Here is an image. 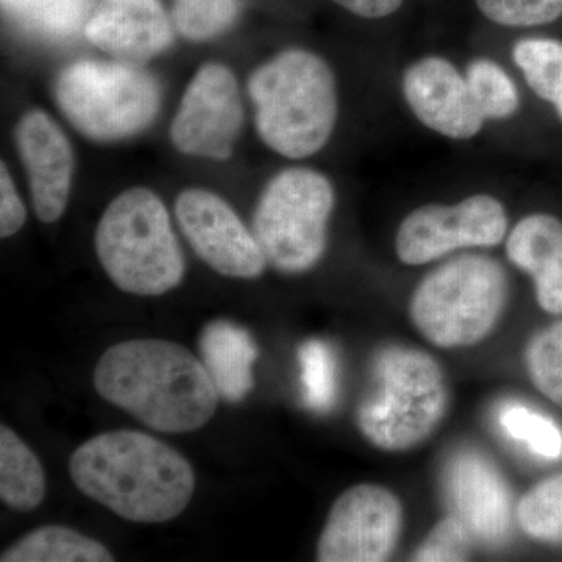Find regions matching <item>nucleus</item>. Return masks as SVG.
I'll return each instance as SVG.
<instances>
[{"mask_svg":"<svg viewBox=\"0 0 562 562\" xmlns=\"http://www.w3.org/2000/svg\"><path fill=\"white\" fill-rule=\"evenodd\" d=\"M74 484L110 512L139 524H161L187 509L194 469L183 454L146 432H102L72 453Z\"/></svg>","mask_w":562,"mask_h":562,"instance_id":"1","label":"nucleus"},{"mask_svg":"<svg viewBox=\"0 0 562 562\" xmlns=\"http://www.w3.org/2000/svg\"><path fill=\"white\" fill-rule=\"evenodd\" d=\"M94 387L106 402L161 432L202 428L221 397L202 360L162 339L110 347L95 366Z\"/></svg>","mask_w":562,"mask_h":562,"instance_id":"2","label":"nucleus"},{"mask_svg":"<svg viewBox=\"0 0 562 562\" xmlns=\"http://www.w3.org/2000/svg\"><path fill=\"white\" fill-rule=\"evenodd\" d=\"M249 95L258 135L281 157H312L335 131V76L313 52L284 50L265 63L250 76Z\"/></svg>","mask_w":562,"mask_h":562,"instance_id":"3","label":"nucleus"},{"mask_svg":"<svg viewBox=\"0 0 562 562\" xmlns=\"http://www.w3.org/2000/svg\"><path fill=\"white\" fill-rule=\"evenodd\" d=\"M372 390L358 408V427L386 452H405L427 441L449 405L441 366L413 347H382L372 360Z\"/></svg>","mask_w":562,"mask_h":562,"instance_id":"4","label":"nucleus"},{"mask_svg":"<svg viewBox=\"0 0 562 562\" xmlns=\"http://www.w3.org/2000/svg\"><path fill=\"white\" fill-rule=\"evenodd\" d=\"M95 251L106 276L128 294H166L187 271L168 210L147 188L121 192L106 206L95 231Z\"/></svg>","mask_w":562,"mask_h":562,"instance_id":"5","label":"nucleus"},{"mask_svg":"<svg viewBox=\"0 0 562 562\" xmlns=\"http://www.w3.org/2000/svg\"><path fill=\"white\" fill-rule=\"evenodd\" d=\"M508 295V276L501 262L482 255H462L420 281L409 313L420 335L435 346L468 347L491 335Z\"/></svg>","mask_w":562,"mask_h":562,"instance_id":"6","label":"nucleus"},{"mask_svg":"<svg viewBox=\"0 0 562 562\" xmlns=\"http://www.w3.org/2000/svg\"><path fill=\"white\" fill-rule=\"evenodd\" d=\"M55 101L66 120L92 140L138 135L157 117L160 85L143 66L81 60L58 74Z\"/></svg>","mask_w":562,"mask_h":562,"instance_id":"7","label":"nucleus"},{"mask_svg":"<svg viewBox=\"0 0 562 562\" xmlns=\"http://www.w3.org/2000/svg\"><path fill=\"white\" fill-rule=\"evenodd\" d=\"M335 190L321 172L291 168L277 173L254 213V235L269 265L283 273L314 268L327 249Z\"/></svg>","mask_w":562,"mask_h":562,"instance_id":"8","label":"nucleus"},{"mask_svg":"<svg viewBox=\"0 0 562 562\" xmlns=\"http://www.w3.org/2000/svg\"><path fill=\"white\" fill-rule=\"evenodd\" d=\"M244 109L235 74L220 63H206L192 77L173 117V147L190 157L225 161L241 135Z\"/></svg>","mask_w":562,"mask_h":562,"instance_id":"9","label":"nucleus"},{"mask_svg":"<svg viewBox=\"0 0 562 562\" xmlns=\"http://www.w3.org/2000/svg\"><path fill=\"white\" fill-rule=\"evenodd\" d=\"M506 231L508 217L502 203L476 194L458 205H427L413 211L398 228L395 250L405 265H427L464 247L497 246Z\"/></svg>","mask_w":562,"mask_h":562,"instance_id":"10","label":"nucleus"},{"mask_svg":"<svg viewBox=\"0 0 562 562\" xmlns=\"http://www.w3.org/2000/svg\"><path fill=\"white\" fill-rule=\"evenodd\" d=\"M403 522L397 495L379 484H358L333 505L317 543L321 562H382L397 547Z\"/></svg>","mask_w":562,"mask_h":562,"instance_id":"11","label":"nucleus"},{"mask_svg":"<svg viewBox=\"0 0 562 562\" xmlns=\"http://www.w3.org/2000/svg\"><path fill=\"white\" fill-rule=\"evenodd\" d=\"M176 216L184 238L213 271L231 279H257L268 260L254 232L214 192L191 188L180 192Z\"/></svg>","mask_w":562,"mask_h":562,"instance_id":"12","label":"nucleus"},{"mask_svg":"<svg viewBox=\"0 0 562 562\" xmlns=\"http://www.w3.org/2000/svg\"><path fill=\"white\" fill-rule=\"evenodd\" d=\"M18 151L31 187L33 210L44 224L60 220L68 205L74 176V154L68 138L49 114L25 113L18 124Z\"/></svg>","mask_w":562,"mask_h":562,"instance_id":"13","label":"nucleus"},{"mask_svg":"<svg viewBox=\"0 0 562 562\" xmlns=\"http://www.w3.org/2000/svg\"><path fill=\"white\" fill-rule=\"evenodd\" d=\"M403 95L417 120L439 135L471 139L482 131L484 120L465 77L443 58H424L406 69Z\"/></svg>","mask_w":562,"mask_h":562,"instance_id":"14","label":"nucleus"},{"mask_svg":"<svg viewBox=\"0 0 562 562\" xmlns=\"http://www.w3.org/2000/svg\"><path fill=\"white\" fill-rule=\"evenodd\" d=\"M452 516L479 542L501 543L512 522V492L501 471L483 454L468 450L453 458L447 471Z\"/></svg>","mask_w":562,"mask_h":562,"instance_id":"15","label":"nucleus"},{"mask_svg":"<svg viewBox=\"0 0 562 562\" xmlns=\"http://www.w3.org/2000/svg\"><path fill=\"white\" fill-rule=\"evenodd\" d=\"M85 36L114 60L144 66L172 46L173 29L158 0H103Z\"/></svg>","mask_w":562,"mask_h":562,"instance_id":"16","label":"nucleus"},{"mask_svg":"<svg viewBox=\"0 0 562 562\" xmlns=\"http://www.w3.org/2000/svg\"><path fill=\"white\" fill-rule=\"evenodd\" d=\"M509 260L530 273L543 312L562 314V222L531 214L516 225L506 243Z\"/></svg>","mask_w":562,"mask_h":562,"instance_id":"17","label":"nucleus"},{"mask_svg":"<svg viewBox=\"0 0 562 562\" xmlns=\"http://www.w3.org/2000/svg\"><path fill=\"white\" fill-rule=\"evenodd\" d=\"M201 360L222 398L239 403L254 387L258 349L250 333L231 321L206 324L199 338Z\"/></svg>","mask_w":562,"mask_h":562,"instance_id":"18","label":"nucleus"},{"mask_svg":"<svg viewBox=\"0 0 562 562\" xmlns=\"http://www.w3.org/2000/svg\"><path fill=\"white\" fill-rule=\"evenodd\" d=\"M46 497V473L35 452L7 425L0 427V498L18 512L38 508Z\"/></svg>","mask_w":562,"mask_h":562,"instance_id":"19","label":"nucleus"},{"mask_svg":"<svg viewBox=\"0 0 562 562\" xmlns=\"http://www.w3.org/2000/svg\"><path fill=\"white\" fill-rule=\"evenodd\" d=\"M2 562H113V553L90 536L61 525H47L14 542Z\"/></svg>","mask_w":562,"mask_h":562,"instance_id":"20","label":"nucleus"},{"mask_svg":"<svg viewBox=\"0 0 562 562\" xmlns=\"http://www.w3.org/2000/svg\"><path fill=\"white\" fill-rule=\"evenodd\" d=\"M465 81L483 120H508L519 109V92L497 63L480 58L465 69Z\"/></svg>","mask_w":562,"mask_h":562,"instance_id":"21","label":"nucleus"},{"mask_svg":"<svg viewBox=\"0 0 562 562\" xmlns=\"http://www.w3.org/2000/svg\"><path fill=\"white\" fill-rule=\"evenodd\" d=\"M517 520L536 541L562 543V472L536 484L517 506Z\"/></svg>","mask_w":562,"mask_h":562,"instance_id":"22","label":"nucleus"},{"mask_svg":"<svg viewBox=\"0 0 562 562\" xmlns=\"http://www.w3.org/2000/svg\"><path fill=\"white\" fill-rule=\"evenodd\" d=\"M239 9V0H176L172 24L184 40L205 43L231 31Z\"/></svg>","mask_w":562,"mask_h":562,"instance_id":"23","label":"nucleus"},{"mask_svg":"<svg viewBox=\"0 0 562 562\" xmlns=\"http://www.w3.org/2000/svg\"><path fill=\"white\" fill-rule=\"evenodd\" d=\"M303 398L313 412H330L336 401V358L331 347L321 339H310L299 349Z\"/></svg>","mask_w":562,"mask_h":562,"instance_id":"24","label":"nucleus"},{"mask_svg":"<svg viewBox=\"0 0 562 562\" xmlns=\"http://www.w3.org/2000/svg\"><path fill=\"white\" fill-rule=\"evenodd\" d=\"M527 368L536 390L562 408V321L543 328L528 344Z\"/></svg>","mask_w":562,"mask_h":562,"instance_id":"25","label":"nucleus"},{"mask_svg":"<svg viewBox=\"0 0 562 562\" xmlns=\"http://www.w3.org/2000/svg\"><path fill=\"white\" fill-rule=\"evenodd\" d=\"M513 57L528 87L549 102L562 70V43L547 38L522 40L514 46Z\"/></svg>","mask_w":562,"mask_h":562,"instance_id":"26","label":"nucleus"},{"mask_svg":"<svg viewBox=\"0 0 562 562\" xmlns=\"http://www.w3.org/2000/svg\"><path fill=\"white\" fill-rule=\"evenodd\" d=\"M501 424L512 438L527 443L538 457L546 460L562 457V431L541 414L522 405H509L501 414Z\"/></svg>","mask_w":562,"mask_h":562,"instance_id":"27","label":"nucleus"},{"mask_svg":"<svg viewBox=\"0 0 562 562\" xmlns=\"http://www.w3.org/2000/svg\"><path fill=\"white\" fill-rule=\"evenodd\" d=\"M25 25L49 36H69L79 31L87 0H27L16 11Z\"/></svg>","mask_w":562,"mask_h":562,"instance_id":"28","label":"nucleus"},{"mask_svg":"<svg viewBox=\"0 0 562 562\" xmlns=\"http://www.w3.org/2000/svg\"><path fill=\"white\" fill-rule=\"evenodd\" d=\"M487 18L505 27H535L562 16V0H475Z\"/></svg>","mask_w":562,"mask_h":562,"instance_id":"29","label":"nucleus"},{"mask_svg":"<svg viewBox=\"0 0 562 562\" xmlns=\"http://www.w3.org/2000/svg\"><path fill=\"white\" fill-rule=\"evenodd\" d=\"M473 536L454 516L447 517L432 528L428 538L414 553L413 560L420 562L468 561L471 557Z\"/></svg>","mask_w":562,"mask_h":562,"instance_id":"30","label":"nucleus"},{"mask_svg":"<svg viewBox=\"0 0 562 562\" xmlns=\"http://www.w3.org/2000/svg\"><path fill=\"white\" fill-rule=\"evenodd\" d=\"M27 221V210L18 195L5 162L0 168V236L10 238L21 231Z\"/></svg>","mask_w":562,"mask_h":562,"instance_id":"31","label":"nucleus"},{"mask_svg":"<svg viewBox=\"0 0 562 562\" xmlns=\"http://www.w3.org/2000/svg\"><path fill=\"white\" fill-rule=\"evenodd\" d=\"M333 2L364 20H380L401 9L403 0H333Z\"/></svg>","mask_w":562,"mask_h":562,"instance_id":"32","label":"nucleus"},{"mask_svg":"<svg viewBox=\"0 0 562 562\" xmlns=\"http://www.w3.org/2000/svg\"><path fill=\"white\" fill-rule=\"evenodd\" d=\"M550 103H553L554 109H557L558 114L562 120V70L560 77H558L557 83H554L552 98H550Z\"/></svg>","mask_w":562,"mask_h":562,"instance_id":"33","label":"nucleus"},{"mask_svg":"<svg viewBox=\"0 0 562 562\" xmlns=\"http://www.w3.org/2000/svg\"><path fill=\"white\" fill-rule=\"evenodd\" d=\"M3 9L13 11V13H16V11H20L22 7L27 3V0H2Z\"/></svg>","mask_w":562,"mask_h":562,"instance_id":"34","label":"nucleus"}]
</instances>
